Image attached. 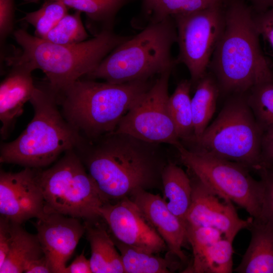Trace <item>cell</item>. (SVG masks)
<instances>
[{
    "mask_svg": "<svg viewBox=\"0 0 273 273\" xmlns=\"http://www.w3.org/2000/svg\"><path fill=\"white\" fill-rule=\"evenodd\" d=\"M160 144L111 132L82 136L74 149L105 202L113 203L141 190H162V172L169 160Z\"/></svg>",
    "mask_w": 273,
    "mask_h": 273,
    "instance_id": "cell-1",
    "label": "cell"
},
{
    "mask_svg": "<svg viewBox=\"0 0 273 273\" xmlns=\"http://www.w3.org/2000/svg\"><path fill=\"white\" fill-rule=\"evenodd\" d=\"M224 26L208 68L220 92L246 94L253 86L273 81V69L264 55L254 11L242 0H228Z\"/></svg>",
    "mask_w": 273,
    "mask_h": 273,
    "instance_id": "cell-2",
    "label": "cell"
},
{
    "mask_svg": "<svg viewBox=\"0 0 273 273\" xmlns=\"http://www.w3.org/2000/svg\"><path fill=\"white\" fill-rule=\"evenodd\" d=\"M153 83L150 79L114 83L81 78L56 93L65 119L82 136L94 139L114 132Z\"/></svg>",
    "mask_w": 273,
    "mask_h": 273,
    "instance_id": "cell-3",
    "label": "cell"
},
{
    "mask_svg": "<svg viewBox=\"0 0 273 273\" xmlns=\"http://www.w3.org/2000/svg\"><path fill=\"white\" fill-rule=\"evenodd\" d=\"M29 102L33 117L17 139L1 144L0 162L42 169L74 149L82 136L63 116L57 93L47 80L35 83Z\"/></svg>",
    "mask_w": 273,
    "mask_h": 273,
    "instance_id": "cell-4",
    "label": "cell"
},
{
    "mask_svg": "<svg viewBox=\"0 0 273 273\" xmlns=\"http://www.w3.org/2000/svg\"><path fill=\"white\" fill-rule=\"evenodd\" d=\"M22 48L17 56L45 74L57 93L92 72L114 49L129 37L102 30L91 39L73 44H59L20 29L13 32Z\"/></svg>",
    "mask_w": 273,
    "mask_h": 273,
    "instance_id": "cell-5",
    "label": "cell"
},
{
    "mask_svg": "<svg viewBox=\"0 0 273 273\" xmlns=\"http://www.w3.org/2000/svg\"><path fill=\"white\" fill-rule=\"evenodd\" d=\"M176 42L172 17L152 21L114 49L86 78L114 83L150 79L172 69L176 62L172 58L171 50Z\"/></svg>",
    "mask_w": 273,
    "mask_h": 273,
    "instance_id": "cell-6",
    "label": "cell"
},
{
    "mask_svg": "<svg viewBox=\"0 0 273 273\" xmlns=\"http://www.w3.org/2000/svg\"><path fill=\"white\" fill-rule=\"evenodd\" d=\"M264 130L257 121L245 94L231 95L214 121L188 143L196 149L239 163L258 172L263 167Z\"/></svg>",
    "mask_w": 273,
    "mask_h": 273,
    "instance_id": "cell-7",
    "label": "cell"
},
{
    "mask_svg": "<svg viewBox=\"0 0 273 273\" xmlns=\"http://www.w3.org/2000/svg\"><path fill=\"white\" fill-rule=\"evenodd\" d=\"M44 212L95 221L104 203L93 179L74 149L64 153L49 168L38 169Z\"/></svg>",
    "mask_w": 273,
    "mask_h": 273,
    "instance_id": "cell-8",
    "label": "cell"
},
{
    "mask_svg": "<svg viewBox=\"0 0 273 273\" xmlns=\"http://www.w3.org/2000/svg\"><path fill=\"white\" fill-rule=\"evenodd\" d=\"M181 162L203 184L218 195L244 208L254 219L259 218L262 202V181L254 179L247 167L202 151L176 148Z\"/></svg>",
    "mask_w": 273,
    "mask_h": 273,
    "instance_id": "cell-9",
    "label": "cell"
},
{
    "mask_svg": "<svg viewBox=\"0 0 273 273\" xmlns=\"http://www.w3.org/2000/svg\"><path fill=\"white\" fill-rule=\"evenodd\" d=\"M226 4L172 16L179 48L176 62L187 67L192 85L207 73L223 30Z\"/></svg>",
    "mask_w": 273,
    "mask_h": 273,
    "instance_id": "cell-10",
    "label": "cell"
},
{
    "mask_svg": "<svg viewBox=\"0 0 273 273\" xmlns=\"http://www.w3.org/2000/svg\"><path fill=\"white\" fill-rule=\"evenodd\" d=\"M171 71L159 74L113 132L126 133L149 143L168 144L175 148L181 144L168 107Z\"/></svg>",
    "mask_w": 273,
    "mask_h": 273,
    "instance_id": "cell-11",
    "label": "cell"
},
{
    "mask_svg": "<svg viewBox=\"0 0 273 273\" xmlns=\"http://www.w3.org/2000/svg\"><path fill=\"white\" fill-rule=\"evenodd\" d=\"M39 169L24 167L17 172L0 171L1 216L22 224L44 212Z\"/></svg>",
    "mask_w": 273,
    "mask_h": 273,
    "instance_id": "cell-12",
    "label": "cell"
},
{
    "mask_svg": "<svg viewBox=\"0 0 273 273\" xmlns=\"http://www.w3.org/2000/svg\"><path fill=\"white\" fill-rule=\"evenodd\" d=\"M112 238L126 245L156 254L167 247L156 231L128 198L105 202L100 209Z\"/></svg>",
    "mask_w": 273,
    "mask_h": 273,
    "instance_id": "cell-13",
    "label": "cell"
},
{
    "mask_svg": "<svg viewBox=\"0 0 273 273\" xmlns=\"http://www.w3.org/2000/svg\"><path fill=\"white\" fill-rule=\"evenodd\" d=\"M194 177L191 180L192 203L185 218V228L212 227L233 242L241 230L248 228L253 218L241 219L231 200L216 194Z\"/></svg>",
    "mask_w": 273,
    "mask_h": 273,
    "instance_id": "cell-14",
    "label": "cell"
},
{
    "mask_svg": "<svg viewBox=\"0 0 273 273\" xmlns=\"http://www.w3.org/2000/svg\"><path fill=\"white\" fill-rule=\"evenodd\" d=\"M80 219L57 213H44L34 225L53 273H63L85 228Z\"/></svg>",
    "mask_w": 273,
    "mask_h": 273,
    "instance_id": "cell-15",
    "label": "cell"
},
{
    "mask_svg": "<svg viewBox=\"0 0 273 273\" xmlns=\"http://www.w3.org/2000/svg\"><path fill=\"white\" fill-rule=\"evenodd\" d=\"M7 60L11 68L0 84V133L3 140L7 139L14 129L35 88L32 76L35 69L32 65L16 56Z\"/></svg>",
    "mask_w": 273,
    "mask_h": 273,
    "instance_id": "cell-16",
    "label": "cell"
},
{
    "mask_svg": "<svg viewBox=\"0 0 273 273\" xmlns=\"http://www.w3.org/2000/svg\"><path fill=\"white\" fill-rule=\"evenodd\" d=\"M136 205L149 223L165 242L169 255L180 262L187 260L182 248L187 241L184 224L168 208L159 194L141 190L129 198Z\"/></svg>",
    "mask_w": 273,
    "mask_h": 273,
    "instance_id": "cell-17",
    "label": "cell"
},
{
    "mask_svg": "<svg viewBox=\"0 0 273 273\" xmlns=\"http://www.w3.org/2000/svg\"><path fill=\"white\" fill-rule=\"evenodd\" d=\"M251 240L239 265V273H273V222L253 219Z\"/></svg>",
    "mask_w": 273,
    "mask_h": 273,
    "instance_id": "cell-18",
    "label": "cell"
},
{
    "mask_svg": "<svg viewBox=\"0 0 273 273\" xmlns=\"http://www.w3.org/2000/svg\"><path fill=\"white\" fill-rule=\"evenodd\" d=\"M83 223L91 250L89 261L93 273L124 272L120 254L108 233L106 222L101 218Z\"/></svg>",
    "mask_w": 273,
    "mask_h": 273,
    "instance_id": "cell-19",
    "label": "cell"
},
{
    "mask_svg": "<svg viewBox=\"0 0 273 273\" xmlns=\"http://www.w3.org/2000/svg\"><path fill=\"white\" fill-rule=\"evenodd\" d=\"M161 181L168 208L185 225L192 203L191 179L181 168L169 161L162 171Z\"/></svg>",
    "mask_w": 273,
    "mask_h": 273,
    "instance_id": "cell-20",
    "label": "cell"
},
{
    "mask_svg": "<svg viewBox=\"0 0 273 273\" xmlns=\"http://www.w3.org/2000/svg\"><path fill=\"white\" fill-rule=\"evenodd\" d=\"M44 255L37 235L25 231L21 224L14 223V235L0 273L24 272L27 265Z\"/></svg>",
    "mask_w": 273,
    "mask_h": 273,
    "instance_id": "cell-21",
    "label": "cell"
},
{
    "mask_svg": "<svg viewBox=\"0 0 273 273\" xmlns=\"http://www.w3.org/2000/svg\"><path fill=\"white\" fill-rule=\"evenodd\" d=\"M196 85L191 99L194 134L191 139L200 136L208 126L215 112L220 92L215 78L210 73H206Z\"/></svg>",
    "mask_w": 273,
    "mask_h": 273,
    "instance_id": "cell-22",
    "label": "cell"
},
{
    "mask_svg": "<svg viewBox=\"0 0 273 273\" xmlns=\"http://www.w3.org/2000/svg\"><path fill=\"white\" fill-rule=\"evenodd\" d=\"M112 239L120 252L125 273H169L178 266L168 255L162 258Z\"/></svg>",
    "mask_w": 273,
    "mask_h": 273,
    "instance_id": "cell-23",
    "label": "cell"
},
{
    "mask_svg": "<svg viewBox=\"0 0 273 273\" xmlns=\"http://www.w3.org/2000/svg\"><path fill=\"white\" fill-rule=\"evenodd\" d=\"M232 241L223 238L193 255L186 272L230 273L233 271Z\"/></svg>",
    "mask_w": 273,
    "mask_h": 273,
    "instance_id": "cell-24",
    "label": "cell"
},
{
    "mask_svg": "<svg viewBox=\"0 0 273 273\" xmlns=\"http://www.w3.org/2000/svg\"><path fill=\"white\" fill-rule=\"evenodd\" d=\"M192 84L183 80L169 96L168 107L180 140L188 142L193 136V115L190 97Z\"/></svg>",
    "mask_w": 273,
    "mask_h": 273,
    "instance_id": "cell-25",
    "label": "cell"
},
{
    "mask_svg": "<svg viewBox=\"0 0 273 273\" xmlns=\"http://www.w3.org/2000/svg\"><path fill=\"white\" fill-rule=\"evenodd\" d=\"M245 95L249 106L264 131L273 129V81L257 84Z\"/></svg>",
    "mask_w": 273,
    "mask_h": 273,
    "instance_id": "cell-26",
    "label": "cell"
},
{
    "mask_svg": "<svg viewBox=\"0 0 273 273\" xmlns=\"http://www.w3.org/2000/svg\"><path fill=\"white\" fill-rule=\"evenodd\" d=\"M67 7L61 0H45L38 10L27 13L23 20L35 29V36L43 38L67 14Z\"/></svg>",
    "mask_w": 273,
    "mask_h": 273,
    "instance_id": "cell-27",
    "label": "cell"
},
{
    "mask_svg": "<svg viewBox=\"0 0 273 273\" xmlns=\"http://www.w3.org/2000/svg\"><path fill=\"white\" fill-rule=\"evenodd\" d=\"M81 12L67 14L42 39L59 44H73L87 39L88 35L81 19Z\"/></svg>",
    "mask_w": 273,
    "mask_h": 273,
    "instance_id": "cell-28",
    "label": "cell"
},
{
    "mask_svg": "<svg viewBox=\"0 0 273 273\" xmlns=\"http://www.w3.org/2000/svg\"><path fill=\"white\" fill-rule=\"evenodd\" d=\"M67 7L84 12L91 21L111 24L125 0H61Z\"/></svg>",
    "mask_w": 273,
    "mask_h": 273,
    "instance_id": "cell-29",
    "label": "cell"
},
{
    "mask_svg": "<svg viewBox=\"0 0 273 273\" xmlns=\"http://www.w3.org/2000/svg\"><path fill=\"white\" fill-rule=\"evenodd\" d=\"M228 0H158L150 14L152 21L167 17L198 11L217 5L225 4Z\"/></svg>",
    "mask_w": 273,
    "mask_h": 273,
    "instance_id": "cell-30",
    "label": "cell"
},
{
    "mask_svg": "<svg viewBox=\"0 0 273 273\" xmlns=\"http://www.w3.org/2000/svg\"><path fill=\"white\" fill-rule=\"evenodd\" d=\"M187 238L190 244L193 255L224 238L218 230L209 226L186 228Z\"/></svg>",
    "mask_w": 273,
    "mask_h": 273,
    "instance_id": "cell-31",
    "label": "cell"
},
{
    "mask_svg": "<svg viewBox=\"0 0 273 273\" xmlns=\"http://www.w3.org/2000/svg\"><path fill=\"white\" fill-rule=\"evenodd\" d=\"M257 172L263 186L261 212L258 219L273 222V170L262 167Z\"/></svg>",
    "mask_w": 273,
    "mask_h": 273,
    "instance_id": "cell-32",
    "label": "cell"
},
{
    "mask_svg": "<svg viewBox=\"0 0 273 273\" xmlns=\"http://www.w3.org/2000/svg\"><path fill=\"white\" fill-rule=\"evenodd\" d=\"M14 0H0L1 63L4 60V48L14 25Z\"/></svg>",
    "mask_w": 273,
    "mask_h": 273,
    "instance_id": "cell-33",
    "label": "cell"
},
{
    "mask_svg": "<svg viewBox=\"0 0 273 273\" xmlns=\"http://www.w3.org/2000/svg\"><path fill=\"white\" fill-rule=\"evenodd\" d=\"M254 20L260 36L268 43L273 54V7L261 13L254 11Z\"/></svg>",
    "mask_w": 273,
    "mask_h": 273,
    "instance_id": "cell-34",
    "label": "cell"
},
{
    "mask_svg": "<svg viewBox=\"0 0 273 273\" xmlns=\"http://www.w3.org/2000/svg\"><path fill=\"white\" fill-rule=\"evenodd\" d=\"M14 222L0 217V266L5 260L14 235Z\"/></svg>",
    "mask_w": 273,
    "mask_h": 273,
    "instance_id": "cell-35",
    "label": "cell"
},
{
    "mask_svg": "<svg viewBox=\"0 0 273 273\" xmlns=\"http://www.w3.org/2000/svg\"><path fill=\"white\" fill-rule=\"evenodd\" d=\"M262 167L273 170V129L264 131L262 145Z\"/></svg>",
    "mask_w": 273,
    "mask_h": 273,
    "instance_id": "cell-36",
    "label": "cell"
},
{
    "mask_svg": "<svg viewBox=\"0 0 273 273\" xmlns=\"http://www.w3.org/2000/svg\"><path fill=\"white\" fill-rule=\"evenodd\" d=\"M63 273H93L89 259L86 258L84 251L64 269Z\"/></svg>",
    "mask_w": 273,
    "mask_h": 273,
    "instance_id": "cell-37",
    "label": "cell"
},
{
    "mask_svg": "<svg viewBox=\"0 0 273 273\" xmlns=\"http://www.w3.org/2000/svg\"><path fill=\"white\" fill-rule=\"evenodd\" d=\"M25 273H53L52 267L44 255L30 262L26 267Z\"/></svg>",
    "mask_w": 273,
    "mask_h": 273,
    "instance_id": "cell-38",
    "label": "cell"
},
{
    "mask_svg": "<svg viewBox=\"0 0 273 273\" xmlns=\"http://www.w3.org/2000/svg\"><path fill=\"white\" fill-rule=\"evenodd\" d=\"M256 13L264 12L273 7V0H248Z\"/></svg>",
    "mask_w": 273,
    "mask_h": 273,
    "instance_id": "cell-39",
    "label": "cell"
},
{
    "mask_svg": "<svg viewBox=\"0 0 273 273\" xmlns=\"http://www.w3.org/2000/svg\"><path fill=\"white\" fill-rule=\"evenodd\" d=\"M158 0H143V7L146 12L150 14L155 4Z\"/></svg>",
    "mask_w": 273,
    "mask_h": 273,
    "instance_id": "cell-40",
    "label": "cell"
},
{
    "mask_svg": "<svg viewBox=\"0 0 273 273\" xmlns=\"http://www.w3.org/2000/svg\"><path fill=\"white\" fill-rule=\"evenodd\" d=\"M26 2L30 3H36L39 2L40 0H24Z\"/></svg>",
    "mask_w": 273,
    "mask_h": 273,
    "instance_id": "cell-41",
    "label": "cell"
}]
</instances>
